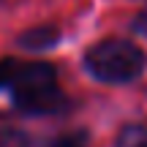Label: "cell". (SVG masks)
<instances>
[{
    "label": "cell",
    "instance_id": "cell-2",
    "mask_svg": "<svg viewBox=\"0 0 147 147\" xmlns=\"http://www.w3.org/2000/svg\"><path fill=\"white\" fill-rule=\"evenodd\" d=\"M144 65H147V57H144L142 47H136L134 41H125V38L98 41L84 55L87 74L95 76L98 82H106V84L134 82V79L142 76Z\"/></svg>",
    "mask_w": 147,
    "mask_h": 147
},
{
    "label": "cell",
    "instance_id": "cell-1",
    "mask_svg": "<svg viewBox=\"0 0 147 147\" xmlns=\"http://www.w3.org/2000/svg\"><path fill=\"white\" fill-rule=\"evenodd\" d=\"M0 90H8L22 115H60L68 98L57 87V68L44 60H0Z\"/></svg>",
    "mask_w": 147,
    "mask_h": 147
},
{
    "label": "cell",
    "instance_id": "cell-4",
    "mask_svg": "<svg viewBox=\"0 0 147 147\" xmlns=\"http://www.w3.org/2000/svg\"><path fill=\"white\" fill-rule=\"evenodd\" d=\"M115 147H147V123H134L125 125L117 136Z\"/></svg>",
    "mask_w": 147,
    "mask_h": 147
},
{
    "label": "cell",
    "instance_id": "cell-5",
    "mask_svg": "<svg viewBox=\"0 0 147 147\" xmlns=\"http://www.w3.org/2000/svg\"><path fill=\"white\" fill-rule=\"evenodd\" d=\"M87 134L84 131H74V134H63V136H55L47 147H87Z\"/></svg>",
    "mask_w": 147,
    "mask_h": 147
},
{
    "label": "cell",
    "instance_id": "cell-6",
    "mask_svg": "<svg viewBox=\"0 0 147 147\" xmlns=\"http://www.w3.org/2000/svg\"><path fill=\"white\" fill-rule=\"evenodd\" d=\"M0 147H27V136L19 128H0Z\"/></svg>",
    "mask_w": 147,
    "mask_h": 147
},
{
    "label": "cell",
    "instance_id": "cell-7",
    "mask_svg": "<svg viewBox=\"0 0 147 147\" xmlns=\"http://www.w3.org/2000/svg\"><path fill=\"white\" fill-rule=\"evenodd\" d=\"M131 27L139 33V36H147V8H144V11H142V14H139L134 22H131Z\"/></svg>",
    "mask_w": 147,
    "mask_h": 147
},
{
    "label": "cell",
    "instance_id": "cell-3",
    "mask_svg": "<svg viewBox=\"0 0 147 147\" xmlns=\"http://www.w3.org/2000/svg\"><path fill=\"white\" fill-rule=\"evenodd\" d=\"M16 41H19V47L30 49V52H47V49H55L60 44V30L52 25H38L25 30Z\"/></svg>",
    "mask_w": 147,
    "mask_h": 147
}]
</instances>
